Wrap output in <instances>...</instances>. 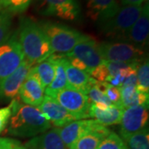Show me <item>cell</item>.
Masks as SVG:
<instances>
[{"label":"cell","mask_w":149,"mask_h":149,"mask_svg":"<svg viewBox=\"0 0 149 149\" xmlns=\"http://www.w3.org/2000/svg\"><path fill=\"white\" fill-rule=\"evenodd\" d=\"M111 131L104 126L86 133L78 139L70 149H97L103 139Z\"/></svg>","instance_id":"cell-22"},{"label":"cell","mask_w":149,"mask_h":149,"mask_svg":"<svg viewBox=\"0 0 149 149\" xmlns=\"http://www.w3.org/2000/svg\"><path fill=\"white\" fill-rule=\"evenodd\" d=\"M2 8H2V6H1V4H0V10H1Z\"/></svg>","instance_id":"cell-35"},{"label":"cell","mask_w":149,"mask_h":149,"mask_svg":"<svg viewBox=\"0 0 149 149\" xmlns=\"http://www.w3.org/2000/svg\"><path fill=\"white\" fill-rule=\"evenodd\" d=\"M90 74L93 79H95L99 82H107V80L109 77V73L105 65V62L102 63L101 65L95 67V69L92 70Z\"/></svg>","instance_id":"cell-29"},{"label":"cell","mask_w":149,"mask_h":149,"mask_svg":"<svg viewBox=\"0 0 149 149\" xmlns=\"http://www.w3.org/2000/svg\"><path fill=\"white\" fill-rule=\"evenodd\" d=\"M32 0H0V4L11 13H22L27 9Z\"/></svg>","instance_id":"cell-28"},{"label":"cell","mask_w":149,"mask_h":149,"mask_svg":"<svg viewBox=\"0 0 149 149\" xmlns=\"http://www.w3.org/2000/svg\"><path fill=\"white\" fill-rule=\"evenodd\" d=\"M120 104L123 109L130 107L148 105V94L139 91L136 86L121 87Z\"/></svg>","instance_id":"cell-21"},{"label":"cell","mask_w":149,"mask_h":149,"mask_svg":"<svg viewBox=\"0 0 149 149\" xmlns=\"http://www.w3.org/2000/svg\"><path fill=\"white\" fill-rule=\"evenodd\" d=\"M0 149H26V148L17 139L0 138Z\"/></svg>","instance_id":"cell-32"},{"label":"cell","mask_w":149,"mask_h":149,"mask_svg":"<svg viewBox=\"0 0 149 149\" xmlns=\"http://www.w3.org/2000/svg\"><path fill=\"white\" fill-rule=\"evenodd\" d=\"M101 124L94 119H80L74 120L58 128L60 137L65 146L68 149L81 137L91 131L100 128Z\"/></svg>","instance_id":"cell-12"},{"label":"cell","mask_w":149,"mask_h":149,"mask_svg":"<svg viewBox=\"0 0 149 149\" xmlns=\"http://www.w3.org/2000/svg\"><path fill=\"white\" fill-rule=\"evenodd\" d=\"M13 13L2 8L0 10V46L11 37Z\"/></svg>","instance_id":"cell-26"},{"label":"cell","mask_w":149,"mask_h":149,"mask_svg":"<svg viewBox=\"0 0 149 149\" xmlns=\"http://www.w3.org/2000/svg\"><path fill=\"white\" fill-rule=\"evenodd\" d=\"M24 60V55L17 34L0 46V81L16 70Z\"/></svg>","instance_id":"cell-7"},{"label":"cell","mask_w":149,"mask_h":149,"mask_svg":"<svg viewBox=\"0 0 149 149\" xmlns=\"http://www.w3.org/2000/svg\"><path fill=\"white\" fill-rule=\"evenodd\" d=\"M57 58L58 55L52 54L45 61L33 65L32 67V71L37 75L38 80H40L44 91L52 82L55 77Z\"/></svg>","instance_id":"cell-20"},{"label":"cell","mask_w":149,"mask_h":149,"mask_svg":"<svg viewBox=\"0 0 149 149\" xmlns=\"http://www.w3.org/2000/svg\"><path fill=\"white\" fill-rule=\"evenodd\" d=\"M17 97L24 104L32 107H38L42 101L44 89L37 75L32 71V68L27 79L22 85Z\"/></svg>","instance_id":"cell-15"},{"label":"cell","mask_w":149,"mask_h":149,"mask_svg":"<svg viewBox=\"0 0 149 149\" xmlns=\"http://www.w3.org/2000/svg\"><path fill=\"white\" fill-rule=\"evenodd\" d=\"M16 97L11 102L13 104V114L8 133L20 138L36 137L47 132L51 128V123L37 107L22 104Z\"/></svg>","instance_id":"cell-1"},{"label":"cell","mask_w":149,"mask_h":149,"mask_svg":"<svg viewBox=\"0 0 149 149\" xmlns=\"http://www.w3.org/2000/svg\"><path fill=\"white\" fill-rule=\"evenodd\" d=\"M32 66L31 63L24 59L13 74L0 81V100H12L16 98Z\"/></svg>","instance_id":"cell-11"},{"label":"cell","mask_w":149,"mask_h":149,"mask_svg":"<svg viewBox=\"0 0 149 149\" xmlns=\"http://www.w3.org/2000/svg\"><path fill=\"white\" fill-rule=\"evenodd\" d=\"M106 65L109 76L113 77L118 72V70L122 68H125L132 63H125V62H117V61H104Z\"/></svg>","instance_id":"cell-33"},{"label":"cell","mask_w":149,"mask_h":149,"mask_svg":"<svg viewBox=\"0 0 149 149\" xmlns=\"http://www.w3.org/2000/svg\"><path fill=\"white\" fill-rule=\"evenodd\" d=\"M142 5L122 6L114 16L100 22L99 27L108 37L124 40L128 31L140 15Z\"/></svg>","instance_id":"cell-4"},{"label":"cell","mask_w":149,"mask_h":149,"mask_svg":"<svg viewBox=\"0 0 149 149\" xmlns=\"http://www.w3.org/2000/svg\"><path fill=\"white\" fill-rule=\"evenodd\" d=\"M65 57H74L80 60L81 62L91 70L104 62L100 52L99 43L93 37L84 35L73 50L65 56Z\"/></svg>","instance_id":"cell-9"},{"label":"cell","mask_w":149,"mask_h":149,"mask_svg":"<svg viewBox=\"0 0 149 149\" xmlns=\"http://www.w3.org/2000/svg\"><path fill=\"white\" fill-rule=\"evenodd\" d=\"M40 12L46 16H53L68 21L75 20L80 14L76 0H37Z\"/></svg>","instance_id":"cell-10"},{"label":"cell","mask_w":149,"mask_h":149,"mask_svg":"<svg viewBox=\"0 0 149 149\" xmlns=\"http://www.w3.org/2000/svg\"><path fill=\"white\" fill-rule=\"evenodd\" d=\"M38 109L50 123H52L56 128L63 127L69 123L77 120L72 114L61 106L53 98L47 95L44 96Z\"/></svg>","instance_id":"cell-14"},{"label":"cell","mask_w":149,"mask_h":149,"mask_svg":"<svg viewBox=\"0 0 149 149\" xmlns=\"http://www.w3.org/2000/svg\"><path fill=\"white\" fill-rule=\"evenodd\" d=\"M104 93L113 104H120L121 94H120V89L119 88L113 86L110 84H109L108 82H106Z\"/></svg>","instance_id":"cell-30"},{"label":"cell","mask_w":149,"mask_h":149,"mask_svg":"<svg viewBox=\"0 0 149 149\" xmlns=\"http://www.w3.org/2000/svg\"><path fill=\"white\" fill-rule=\"evenodd\" d=\"M24 147L26 149H68L60 137L58 128L33 137L24 144Z\"/></svg>","instance_id":"cell-17"},{"label":"cell","mask_w":149,"mask_h":149,"mask_svg":"<svg viewBox=\"0 0 149 149\" xmlns=\"http://www.w3.org/2000/svg\"><path fill=\"white\" fill-rule=\"evenodd\" d=\"M65 70L67 80V87L80 91L84 94L89 87V85L95 80L91 76L90 73L74 68L70 64L68 60L63 57Z\"/></svg>","instance_id":"cell-19"},{"label":"cell","mask_w":149,"mask_h":149,"mask_svg":"<svg viewBox=\"0 0 149 149\" xmlns=\"http://www.w3.org/2000/svg\"><path fill=\"white\" fill-rule=\"evenodd\" d=\"M13 114V104L10 102L9 105L4 108L0 109V133H2L10 119L11 116Z\"/></svg>","instance_id":"cell-31"},{"label":"cell","mask_w":149,"mask_h":149,"mask_svg":"<svg viewBox=\"0 0 149 149\" xmlns=\"http://www.w3.org/2000/svg\"><path fill=\"white\" fill-rule=\"evenodd\" d=\"M127 149H149L148 128H145L123 139Z\"/></svg>","instance_id":"cell-24"},{"label":"cell","mask_w":149,"mask_h":149,"mask_svg":"<svg viewBox=\"0 0 149 149\" xmlns=\"http://www.w3.org/2000/svg\"><path fill=\"white\" fill-rule=\"evenodd\" d=\"M88 14L99 23L116 14L120 6L117 0H85Z\"/></svg>","instance_id":"cell-16"},{"label":"cell","mask_w":149,"mask_h":149,"mask_svg":"<svg viewBox=\"0 0 149 149\" xmlns=\"http://www.w3.org/2000/svg\"><path fill=\"white\" fill-rule=\"evenodd\" d=\"M63 57H64L63 56L58 55L55 77L52 82L44 91V94H46V95L52 97V98L58 91L67 87V80H66V74H65V70Z\"/></svg>","instance_id":"cell-23"},{"label":"cell","mask_w":149,"mask_h":149,"mask_svg":"<svg viewBox=\"0 0 149 149\" xmlns=\"http://www.w3.org/2000/svg\"><path fill=\"white\" fill-rule=\"evenodd\" d=\"M148 105L123 109L120 121V133L123 140L148 128Z\"/></svg>","instance_id":"cell-8"},{"label":"cell","mask_w":149,"mask_h":149,"mask_svg":"<svg viewBox=\"0 0 149 149\" xmlns=\"http://www.w3.org/2000/svg\"><path fill=\"white\" fill-rule=\"evenodd\" d=\"M52 98L77 120L90 118L89 109L91 102L83 92L65 87L55 94Z\"/></svg>","instance_id":"cell-6"},{"label":"cell","mask_w":149,"mask_h":149,"mask_svg":"<svg viewBox=\"0 0 149 149\" xmlns=\"http://www.w3.org/2000/svg\"><path fill=\"white\" fill-rule=\"evenodd\" d=\"M149 5L148 1L142 5V10L138 19L134 22L125 37V42L133 44L141 48L148 42Z\"/></svg>","instance_id":"cell-13"},{"label":"cell","mask_w":149,"mask_h":149,"mask_svg":"<svg viewBox=\"0 0 149 149\" xmlns=\"http://www.w3.org/2000/svg\"><path fill=\"white\" fill-rule=\"evenodd\" d=\"M97 149H127L126 144L117 133L110 132L103 139Z\"/></svg>","instance_id":"cell-27"},{"label":"cell","mask_w":149,"mask_h":149,"mask_svg":"<svg viewBox=\"0 0 149 149\" xmlns=\"http://www.w3.org/2000/svg\"><path fill=\"white\" fill-rule=\"evenodd\" d=\"M99 47L104 61L133 63L145 58L143 49L125 42H104Z\"/></svg>","instance_id":"cell-5"},{"label":"cell","mask_w":149,"mask_h":149,"mask_svg":"<svg viewBox=\"0 0 149 149\" xmlns=\"http://www.w3.org/2000/svg\"><path fill=\"white\" fill-rule=\"evenodd\" d=\"M48 38L53 53L63 56L70 53L84 36L79 31L64 24L52 22L39 23Z\"/></svg>","instance_id":"cell-3"},{"label":"cell","mask_w":149,"mask_h":149,"mask_svg":"<svg viewBox=\"0 0 149 149\" xmlns=\"http://www.w3.org/2000/svg\"><path fill=\"white\" fill-rule=\"evenodd\" d=\"M123 6L127 5H142L148 0H119Z\"/></svg>","instance_id":"cell-34"},{"label":"cell","mask_w":149,"mask_h":149,"mask_svg":"<svg viewBox=\"0 0 149 149\" xmlns=\"http://www.w3.org/2000/svg\"><path fill=\"white\" fill-rule=\"evenodd\" d=\"M123 108L120 104H112L104 109H99L94 104H91L89 115L104 127L120 123Z\"/></svg>","instance_id":"cell-18"},{"label":"cell","mask_w":149,"mask_h":149,"mask_svg":"<svg viewBox=\"0 0 149 149\" xmlns=\"http://www.w3.org/2000/svg\"><path fill=\"white\" fill-rule=\"evenodd\" d=\"M18 35L24 59L32 65L42 62L54 54L42 28L32 18H22Z\"/></svg>","instance_id":"cell-2"},{"label":"cell","mask_w":149,"mask_h":149,"mask_svg":"<svg viewBox=\"0 0 149 149\" xmlns=\"http://www.w3.org/2000/svg\"><path fill=\"white\" fill-rule=\"evenodd\" d=\"M137 89L149 95V62L143 58L137 67Z\"/></svg>","instance_id":"cell-25"}]
</instances>
